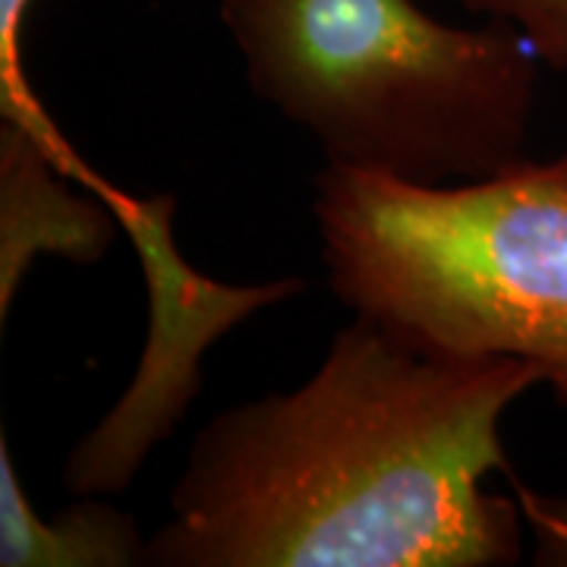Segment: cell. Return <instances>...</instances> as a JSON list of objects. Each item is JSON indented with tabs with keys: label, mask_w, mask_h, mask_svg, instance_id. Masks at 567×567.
I'll use <instances>...</instances> for the list:
<instances>
[{
	"label": "cell",
	"mask_w": 567,
	"mask_h": 567,
	"mask_svg": "<svg viewBox=\"0 0 567 567\" xmlns=\"http://www.w3.org/2000/svg\"><path fill=\"white\" fill-rule=\"evenodd\" d=\"M536 385L524 360L435 357L357 316L306 385L199 429L145 565H514L517 507L483 483Z\"/></svg>",
	"instance_id": "cell-1"
},
{
	"label": "cell",
	"mask_w": 567,
	"mask_h": 567,
	"mask_svg": "<svg viewBox=\"0 0 567 567\" xmlns=\"http://www.w3.org/2000/svg\"><path fill=\"white\" fill-rule=\"evenodd\" d=\"M252 92L328 164L420 186L527 158L536 51L507 22L461 29L416 0H218Z\"/></svg>",
	"instance_id": "cell-2"
},
{
	"label": "cell",
	"mask_w": 567,
	"mask_h": 567,
	"mask_svg": "<svg viewBox=\"0 0 567 567\" xmlns=\"http://www.w3.org/2000/svg\"><path fill=\"white\" fill-rule=\"evenodd\" d=\"M312 215L357 316L435 357L524 360L567 410V152L454 186L328 164Z\"/></svg>",
	"instance_id": "cell-3"
},
{
	"label": "cell",
	"mask_w": 567,
	"mask_h": 567,
	"mask_svg": "<svg viewBox=\"0 0 567 567\" xmlns=\"http://www.w3.org/2000/svg\"><path fill=\"white\" fill-rule=\"evenodd\" d=\"M123 230L136 246L148 287V338L140 369L121 401L85 432L63 466L73 495H114L133 483L145 457L177 429L203 388V357L234 324L265 306L303 293V281L230 287L215 281L181 256L171 230L174 199H133L102 186Z\"/></svg>",
	"instance_id": "cell-4"
},
{
	"label": "cell",
	"mask_w": 567,
	"mask_h": 567,
	"mask_svg": "<svg viewBox=\"0 0 567 567\" xmlns=\"http://www.w3.org/2000/svg\"><path fill=\"white\" fill-rule=\"evenodd\" d=\"M48 121L7 117L0 130V316L35 256L99 262L123 224L114 208L70 193Z\"/></svg>",
	"instance_id": "cell-5"
},
{
	"label": "cell",
	"mask_w": 567,
	"mask_h": 567,
	"mask_svg": "<svg viewBox=\"0 0 567 567\" xmlns=\"http://www.w3.org/2000/svg\"><path fill=\"white\" fill-rule=\"evenodd\" d=\"M140 527L130 514L85 495L41 520L20 486L7 442H0V565L3 567H126L145 565Z\"/></svg>",
	"instance_id": "cell-6"
},
{
	"label": "cell",
	"mask_w": 567,
	"mask_h": 567,
	"mask_svg": "<svg viewBox=\"0 0 567 567\" xmlns=\"http://www.w3.org/2000/svg\"><path fill=\"white\" fill-rule=\"evenodd\" d=\"M470 13L514 25L536 58L551 70H567V0H457Z\"/></svg>",
	"instance_id": "cell-7"
},
{
	"label": "cell",
	"mask_w": 567,
	"mask_h": 567,
	"mask_svg": "<svg viewBox=\"0 0 567 567\" xmlns=\"http://www.w3.org/2000/svg\"><path fill=\"white\" fill-rule=\"evenodd\" d=\"M29 0H0V70H3V111L29 114L35 104L29 102L17 76V48H20V22Z\"/></svg>",
	"instance_id": "cell-8"
}]
</instances>
